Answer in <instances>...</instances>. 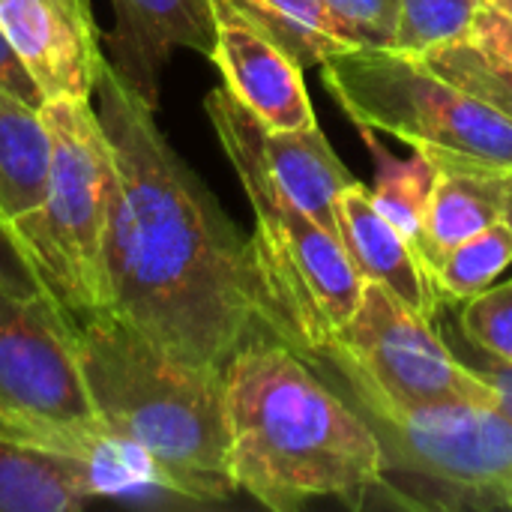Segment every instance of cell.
I'll use <instances>...</instances> for the list:
<instances>
[{
    "mask_svg": "<svg viewBox=\"0 0 512 512\" xmlns=\"http://www.w3.org/2000/svg\"><path fill=\"white\" fill-rule=\"evenodd\" d=\"M468 39H474L477 45L495 51L498 57L512 63V15H507V12L483 6Z\"/></svg>",
    "mask_w": 512,
    "mask_h": 512,
    "instance_id": "27",
    "label": "cell"
},
{
    "mask_svg": "<svg viewBox=\"0 0 512 512\" xmlns=\"http://www.w3.org/2000/svg\"><path fill=\"white\" fill-rule=\"evenodd\" d=\"M423 63L489 105L495 114H501L507 123H512V63L498 57L495 51L477 45L474 39H459L450 45L429 48Z\"/></svg>",
    "mask_w": 512,
    "mask_h": 512,
    "instance_id": "20",
    "label": "cell"
},
{
    "mask_svg": "<svg viewBox=\"0 0 512 512\" xmlns=\"http://www.w3.org/2000/svg\"><path fill=\"white\" fill-rule=\"evenodd\" d=\"M51 132L48 183L36 207L21 213L18 231L45 291L72 315L111 312L108 228L117 198V162L90 99L42 105Z\"/></svg>",
    "mask_w": 512,
    "mask_h": 512,
    "instance_id": "6",
    "label": "cell"
},
{
    "mask_svg": "<svg viewBox=\"0 0 512 512\" xmlns=\"http://www.w3.org/2000/svg\"><path fill=\"white\" fill-rule=\"evenodd\" d=\"M363 135L372 144L375 159H378V171H375L378 180H375L372 198H375L378 210L408 240V246L420 258L426 273L435 279V255H432V243H429V201H432L438 165L417 150L408 162H399L375 141V132L363 129ZM435 285H438V279H435Z\"/></svg>",
    "mask_w": 512,
    "mask_h": 512,
    "instance_id": "18",
    "label": "cell"
},
{
    "mask_svg": "<svg viewBox=\"0 0 512 512\" xmlns=\"http://www.w3.org/2000/svg\"><path fill=\"white\" fill-rule=\"evenodd\" d=\"M213 66L222 87L270 129L318 126L303 66L234 0H213Z\"/></svg>",
    "mask_w": 512,
    "mask_h": 512,
    "instance_id": "11",
    "label": "cell"
},
{
    "mask_svg": "<svg viewBox=\"0 0 512 512\" xmlns=\"http://www.w3.org/2000/svg\"><path fill=\"white\" fill-rule=\"evenodd\" d=\"M315 366H330L354 399L495 405L489 381L453 357L432 318L378 282L363 285L354 318L333 336Z\"/></svg>",
    "mask_w": 512,
    "mask_h": 512,
    "instance_id": "9",
    "label": "cell"
},
{
    "mask_svg": "<svg viewBox=\"0 0 512 512\" xmlns=\"http://www.w3.org/2000/svg\"><path fill=\"white\" fill-rule=\"evenodd\" d=\"M486 6H492V9H501V12L512 15V0H486Z\"/></svg>",
    "mask_w": 512,
    "mask_h": 512,
    "instance_id": "29",
    "label": "cell"
},
{
    "mask_svg": "<svg viewBox=\"0 0 512 512\" xmlns=\"http://www.w3.org/2000/svg\"><path fill=\"white\" fill-rule=\"evenodd\" d=\"M114 27L102 33L108 63L150 108H159L162 69L177 48L213 54V0H111Z\"/></svg>",
    "mask_w": 512,
    "mask_h": 512,
    "instance_id": "12",
    "label": "cell"
},
{
    "mask_svg": "<svg viewBox=\"0 0 512 512\" xmlns=\"http://www.w3.org/2000/svg\"><path fill=\"white\" fill-rule=\"evenodd\" d=\"M0 27L42 99H93L108 57L90 0H0Z\"/></svg>",
    "mask_w": 512,
    "mask_h": 512,
    "instance_id": "10",
    "label": "cell"
},
{
    "mask_svg": "<svg viewBox=\"0 0 512 512\" xmlns=\"http://www.w3.org/2000/svg\"><path fill=\"white\" fill-rule=\"evenodd\" d=\"M0 441L81 462L99 498L159 492L144 456L99 423L78 357L75 318L48 294L0 285Z\"/></svg>",
    "mask_w": 512,
    "mask_h": 512,
    "instance_id": "4",
    "label": "cell"
},
{
    "mask_svg": "<svg viewBox=\"0 0 512 512\" xmlns=\"http://www.w3.org/2000/svg\"><path fill=\"white\" fill-rule=\"evenodd\" d=\"M474 369L489 381V387H492V393H495L498 411L512 423V366L498 363V360L489 357L486 363H480V366H474Z\"/></svg>",
    "mask_w": 512,
    "mask_h": 512,
    "instance_id": "28",
    "label": "cell"
},
{
    "mask_svg": "<svg viewBox=\"0 0 512 512\" xmlns=\"http://www.w3.org/2000/svg\"><path fill=\"white\" fill-rule=\"evenodd\" d=\"M252 138L279 189L339 240V195L357 177L336 156L321 126L270 129L252 114Z\"/></svg>",
    "mask_w": 512,
    "mask_h": 512,
    "instance_id": "14",
    "label": "cell"
},
{
    "mask_svg": "<svg viewBox=\"0 0 512 512\" xmlns=\"http://www.w3.org/2000/svg\"><path fill=\"white\" fill-rule=\"evenodd\" d=\"M78 357L105 432L144 456L159 489L183 504L237 495L228 465L225 372L183 363L117 312L75 318Z\"/></svg>",
    "mask_w": 512,
    "mask_h": 512,
    "instance_id": "3",
    "label": "cell"
},
{
    "mask_svg": "<svg viewBox=\"0 0 512 512\" xmlns=\"http://www.w3.org/2000/svg\"><path fill=\"white\" fill-rule=\"evenodd\" d=\"M512 264V225L507 219L450 249L438 270V291L450 303H468Z\"/></svg>",
    "mask_w": 512,
    "mask_h": 512,
    "instance_id": "21",
    "label": "cell"
},
{
    "mask_svg": "<svg viewBox=\"0 0 512 512\" xmlns=\"http://www.w3.org/2000/svg\"><path fill=\"white\" fill-rule=\"evenodd\" d=\"M512 171L480 165H438L429 201V243L435 279L450 249L507 216Z\"/></svg>",
    "mask_w": 512,
    "mask_h": 512,
    "instance_id": "15",
    "label": "cell"
},
{
    "mask_svg": "<svg viewBox=\"0 0 512 512\" xmlns=\"http://www.w3.org/2000/svg\"><path fill=\"white\" fill-rule=\"evenodd\" d=\"M399 24L393 48L426 54L429 48L450 45L471 36V27L486 0H396Z\"/></svg>",
    "mask_w": 512,
    "mask_h": 512,
    "instance_id": "22",
    "label": "cell"
},
{
    "mask_svg": "<svg viewBox=\"0 0 512 512\" xmlns=\"http://www.w3.org/2000/svg\"><path fill=\"white\" fill-rule=\"evenodd\" d=\"M324 90L363 132H384L435 165L512 171V123L399 48H354L321 63Z\"/></svg>",
    "mask_w": 512,
    "mask_h": 512,
    "instance_id": "8",
    "label": "cell"
},
{
    "mask_svg": "<svg viewBox=\"0 0 512 512\" xmlns=\"http://www.w3.org/2000/svg\"><path fill=\"white\" fill-rule=\"evenodd\" d=\"M51 165V132L42 108L0 87V213L15 222L39 204Z\"/></svg>",
    "mask_w": 512,
    "mask_h": 512,
    "instance_id": "16",
    "label": "cell"
},
{
    "mask_svg": "<svg viewBox=\"0 0 512 512\" xmlns=\"http://www.w3.org/2000/svg\"><path fill=\"white\" fill-rule=\"evenodd\" d=\"M459 327L477 351L512 366V279L462 303Z\"/></svg>",
    "mask_w": 512,
    "mask_h": 512,
    "instance_id": "23",
    "label": "cell"
},
{
    "mask_svg": "<svg viewBox=\"0 0 512 512\" xmlns=\"http://www.w3.org/2000/svg\"><path fill=\"white\" fill-rule=\"evenodd\" d=\"M228 465L237 492L270 512L333 498L363 510L378 492L381 441L363 411L282 342H252L225 366Z\"/></svg>",
    "mask_w": 512,
    "mask_h": 512,
    "instance_id": "2",
    "label": "cell"
},
{
    "mask_svg": "<svg viewBox=\"0 0 512 512\" xmlns=\"http://www.w3.org/2000/svg\"><path fill=\"white\" fill-rule=\"evenodd\" d=\"M0 285L21 291V294H36L45 291L18 231L12 228V222L0 213Z\"/></svg>",
    "mask_w": 512,
    "mask_h": 512,
    "instance_id": "25",
    "label": "cell"
},
{
    "mask_svg": "<svg viewBox=\"0 0 512 512\" xmlns=\"http://www.w3.org/2000/svg\"><path fill=\"white\" fill-rule=\"evenodd\" d=\"M96 111L117 162L108 228L111 312L171 357L225 372L261 339L294 351L297 339L261 273L255 243L183 162L150 108L102 69Z\"/></svg>",
    "mask_w": 512,
    "mask_h": 512,
    "instance_id": "1",
    "label": "cell"
},
{
    "mask_svg": "<svg viewBox=\"0 0 512 512\" xmlns=\"http://www.w3.org/2000/svg\"><path fill=\"white\" fill-rule=\"evenodd\" d=\"M339 240L363 282H378L417 312L435 318L441 306L435 279L360 180H351L339 195Z\"/></svg>",
    "mask_w": 512,
    "mask_h": 512,
    "instance_id": "13",
    "label": "cell"
},
{
    "mask_svg": "<svg viewBox=\"0 0 512 512\" xmlns=\"http://www.w3.org/2000/svg\"><path fill=\"white\" fill-rule=\"evenodd\" d=\"M0 87H3L6 93L18 96L21 102L33 105V108H42V105H45L39 87L33 84L30 72H27L24 63L18 60L12 42H9L6 33H3V27H0Z\"/></svg>",
    "mask_w": 512,
    "mask_h": 512,
    "instance_id": "26",
    "label": "cell"
},
{
    "mask_svg": "<svg viewBox=\"0 0 512 512\" xmlns=\"http://www.w3.org/2000/svg\"><path fill=\"white\" fill-rule=\"evenodd\" d=\"M324 6L354 48H393L399 24L396 0H324Z\"/></svg>",
    "mask_w": 512,
    "mask_h": 512,
    "instance_id": "24",
    "label": "cell"
},
{
    "mask_svg": "<svg viewBox=\"0 0 512 512\" xmlns=\"http://www.w3.org/2000/svg\"><path fill=\"white\" fill-rule=\"evenodd\" d=\"M90 501L87 465L0 441V512H75Z\"/></svg>",
    "mask_w": 512,
    "mask_h": 512,
    "instance_id": "17",
    "label": "cell"
},
{
    "mask_svg": "<svg viewBox=\"0 0 512 512\" xmlns=\"http://www.w3.org/2000/svg\"><path fill=\"white\" fill-rule=\"evenodd\" d=\"M252 15L303 69L321 66L354 45L336 30L324 0H234Z\"/></svg>",
    "mask_w": 512,
    "mask_h": 512,
    "instance_id": "19",
    "label": "cell"
},
{
    "mask_svg": "<svg viewBox=\"0 0 512 512\" xmlns=\"http://www.w3.org/2000/svg\"><path fill=\"white\" fill-rule=\"evenodd\" d=\"M204 111L255 210L252 243L267 288L285 315L300 354L315 363L333 336L354 318L366 282L345 246L309 219L270 177L252 138V111L225 87L207 93Z\"/></svg>",
    "mask_w": 512,
    "mask_h": 512,
    "instance_id": "5",
    "label": "cell"
},
{
    "mask_svg": "<svg viewBox=\"0 0 512 512\" xmlns=\"http://www.w3.org/2000/svg\"><path fill=\"white\" fill-rule=\"evenodd\" d=\"M348 399L381 441L387 501L417 512H512V423L495 405Z\"/></svg>",
    "mask_w": 512,
    "mask_h": 512,
    "instance_id": "7",
    "label": "cell"
},
{
    "mask_svg": "<svg viewBox=\"0 0 512 512\" xmlns=\"http://www.w3.org/2000/svg\"><path fill=\"white\" fill-rule=\"evenodd\" d=\"M504 219L512 225V189H510V198H507V216H504Z\"/></svg>",
    "mask_w": 512,
    "mask_h": 512,
    "instance_id": "30",
    "label": "cell"
}]
</instances>
